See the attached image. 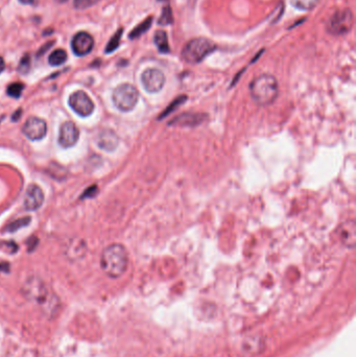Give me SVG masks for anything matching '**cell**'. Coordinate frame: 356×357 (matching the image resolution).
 <instances>
[{
  "mask_svg": "<svg viewBox=\"0 0 356 357\" xmlns=\"http://www.w3.org/2000/svg\"><path fill=\"white\" fill-rule=\"evenodd\" d=\"M128 264V255L126 248L120 243H113L103 250L101 258V266L103 273L110 278L123 276Z\"/></svg>",
  "mask_w": 356,
  "mask_h": 357,
  "instance_id": "6da1fadb",
  "label": "cell"
},
{
  "mask_svg": "<svg viewBox=\"0 0 356 357\" xmlns=\"http://www.w3.org/2000/svg\"><path fill=\"white\" fill-rule=\"evenodd\" d=\"M279 86L276 77L272 75H261L250 84V94L255 103L261 107L272 104L278 97Z\"/></svg>",
  "mask_w": 356,
  "mask_h": 357,
  "instance_id": "7a4b0ae2",
  "label": "cell"
},
{
  "mask_svg": "<svg viewBox=\"0 0 356 357\" xmlns=\"http://www.w3.org/2000/svg\"><path fill=\"white\" fill-rule=\"evenodd\" d=\"M215 51V44L206 38L192 39L182 51V59L189 64L203 61L208 54Z\"/></svg>",
  "mask_w": 356,
  "mask_h": 357,
  "instance_id": "3957f363",
  "label": "cell"
},
{
  "mask_svg": "<svg viewBox=\"0 0 356 357\" xmlns=\"http://www.w3.org/2000/svg\"><path fill=\"white\" fill-rule=\"evenodd\" d=\"M115 107L121 112L132 111L139 100V92L131 84H121L115 88L112 95Z\"/></svg>",
  "mask_w": 356,
  "mask_h": 357,
  "instance_id": "277c9868",
  "label": "cell"
},
{
  "mask_svg": "<svg viewBox=\"0 0 356 357\" xmlns=\"http://www.w3.org/2000/svg\"><path fill=\"white\" fill-rule=\"evenodd\" d=\"M353 26V14L349 9L337 11L327 22V31L331 35L341 36L349 32Z\"/></svg>",
  "mask_w": 356,
  "mask_h": 357,
  "instance_id": "5b68a950",
  "label": "cell"
},
{
  "mask_svg": "<svg viewBox=\"0 0 356 357\" xmlns=\"http://www.w3.org/2000/svg\"><path fill=\"white\" fill-rule=\"evenodd\" d=\"M141 83L148 92L157 93L162 90L165 84V76L159 69L149 68L142 74Z\"/></svg>",
  "mask_w": 356,
  "mask_h": 357,
  "instance_id": "8992f818",
  "label": "cell"
},
{
  "mask_svg": "<svg viewBox=\"0 0 356 357\" xmlns=\"http://www.w3.org/2000/svg\"><path fill=\"white\" fill-rule=\"evenodd\" d=\"M69 105L76 114L82 117H87L94 110V103L90 97L84 91H76L69 97Z\"/></svg>",
  "mask_w": 356,
  "mask_h": 357,
  "instance_id": "52a82bcc",
  "label": "cell"
},
{
  "mask_svg": "<svg viewBox=\"0 0 356 357\" xmlns=\"http://www.w3.org/2000/svg\"><path fill=\"white\" fill-rule=\"evenodd\" d=\"M335 237L342 246L354 249L356 246V224L354 220L342 223L335 230Z\"/></svg>",
  "mask_w": 356,
  "mask_h": 357,
  "instance_id": "ba28073f",
  "label": "cell"
},
{
  "mask_svg": "<svg viewBox=\"0 0 356 357\" xmlns=\"http://www.w3.org/2000/svg\"><path fill=\"white\" fill-rule=\"evenodd\" d=\"M22 131L30 140H40L47 133L46 123L39 117H29L24 124Z\"/></svg>",
  "mask_w": 356,
  "mask_h": 357,
  "instance_id": "9c48e42d",
  "label": "cell"
},
{
  "mask_svg": "<svg viewBox=\"0 0 356 357\" xmlns=\"http://www.w3.org/2000/svg\"><path fill=\"white\" fill-rule=\"evenodd\" d=\"M94 46V40L90 34L86 31H79L72 39L71 47L74 52L78 55L83 56L91 52Z\"/></svg>",
  "mask_w": 356,
  "mask_h": 357,
  "instance_id": "30bf717a",
  "label": "cell"
},
{
  "mask_svg": "<svg viewBox=\"0 0 356 357\" xmlns=\"http://www.w3.org/2000/svg\"><path fill=\"white\" fill-rule=\"evenodd\" d=\"M79 131L72 121H66L61 126L59 143L63 148H71L77 142Z\"/></svg>",
  "mask_w": 356,
  "mask_h": 357,
  "instance_id": "8fae6325",
  "label": "cell"
},
{
  "mask_svg": "<svg viewBox=\"0 0 356 357\" xmlns=\"http://www.w3.org/2000/svg\"><path fill=\"white\" fill-rule=\"evenodd\" d=\"M43 202L44 194L41 188L37 185H29L25 193V198H24V207H25V209L29 211L37 210L42 206Z\"/></svg>",
  "mask_w": 356,
  "mask_h": 357,
  "instance_id": "7c38bea8",
  "label": "cell"
},
{
  "mask_svg": "<svg viewBox=\"0 0 356 357\" xmlns=\"http://www.w3.org/2000/svg\"><path fill=\"white\" fill-rule=\"evenodd\" d=\"M206 115L203 113H184L174 118L169 126L175 127H197L205 121Z\"/></svg>",
  "mask_w": 356,
  "mask_h": 357,
  "instance_id": "4fadbf2b",
  "label": "cell"
},
{
  "mask_svg": "<svg viewBox=\"0 0 356 357\" xmlns=\"http://www.w3.org/2000/svg\"><path fill=\"white\" fill-rule=\"evenodd\" d=\"M119 143V138L118 135L113 131V129L106 128L102 131L97 137V144L99 147L106 151V152H113L115 151L118 147Z\"/></svg>",
  "mask_w": 356,
  "mask_h": 357,
  "instance_id": "5bb4252c",
  "label": "cell"
},
{
  "mask_svg": "<svg viewBox=\"0 0 356 357\" xmlns=\"http://www.w3.org/2000/svg\"><path fill=\"white\" fill-rule=\"evenodd\" d=\"M153 42H155L159 51L162 53H167L171 51L169 50L167 34L164 30H158L156 32L155 36H153Z\"/></svg>",
  "mask_w": 356,
  "mask_h": 357,
  "instance_id": "9a60e30c",
  "label": "cell"
},
{
  "mask_svg": "<svg viewBox=\"0 0 356 357\" xmlns=\"http://www.w3.org/2000/svg\"><path fill=\"white\" fill-rule=\"evenodd\" d=\"M152 22H153V17H149V18L145 19L144 21H142L131 32H129L128 38L134 40V39L141 37L145 31H148L150 29V27L152 26Z\"/></svg>",
  "mask_w": 356,
  "mask_h": 357,
  "instance_id": "2e32d148",
  "label": "cell"
},
{
  "mask_svg": "<svg viewBox=\"0 0 356 357\" xmlns=\"http://www.w3.org/2000/svg\"><path fill=\"white\" fill-rule=\"evenodd\" d=\"M67 61V52L64 50H56L51 52L50 55V59L48 62L51 65V66H60V65L64 64Z\"/></svg>",
  "mask_w": 356,
  "mask_h": 357,
  "instance_id": "e0dca14e",
  "label": "cell"
},
{
  "mask_svg": "<svg viewBox=\"0 0 356 357\" xmlns=\"http://www.w3.org/2000/svg\"><path fill=\"white\" fill-rule=\"evenodd\" d=\"M318 2L319 0H290L291 5L300 11H310Z\"/></svg>",
  "mask_w": 356,
  "mask_h": 357,
  "instance_id": "ac0fdd59",
  "label": "cell"
},
{
  "mask_svg": "<svg viewBox=\"0 0 356 357\" xmlns=\"http://www.w3.org/2000/svg\"><path fill=\"white\" fill-rule=\"evenodd\" d=\"M123 32H124V28H119L115 32L114 36H113L110 39L109 43L106 46V52L107 53H111V52H113L114 51H116V48L120 44V39H121V36H123Z\"/></svg>",
  "mask_w": 356,
  "mask_h": 357,
  "instance_id": "d6986e66",
  "label": "cell"
},
{
  "mask_svg": "<svg viewBox=\"0 0 356 357\" xmlns=\"http://www.w3.org/2000/svg\"><path fill=\"white\" fill-rule=\"evenodd\" d=\"M173 22H174L173 11L171 9V6L166 5L165 7H163V10H162L158 23L160 26H169V24H172Z\"/></svg>",
  "mask_w": 356,
  "mask_h": 357,
  "instance_id": "ffe728a7",
  "label": "cell"
},
{
  "mask_svg": "<svg viewBox=\"0 0 356 357\" xmlns=\"http://www.w3.org/2000/svg\"><path fill=\"white\" fill-rule=\"evenodd\" d=\"M30 217H22V218H19V220L13 222L12 224L9 225V227H7L6 230L9 232H16L17 230L23 228V227L27 226L29 223H30Z\"/></svg>",
  "mask_w": 356,
  "mask_h": 357,
  "instance_id": "44dd1931",
  "label": "cell"
},
{
  "mask_svg": "<svg viewBox=\"0 0 356 357\" xmlns=\"http://www.w3.org/2000/svg\"><path fill=\"white\" fill-rule=\"evenodd\" d=\"M23 89H24V85L22 83L16 82L7 87L6 92L11 97H14V99H19L20 95L22 94Z\"/></svg>",
  "mask_w": 356,
  "mask_h": 357,
  "instance_id": "7402d4cb",
  "label": "cell"
},
{
  "mask_svg": "<svg viewBox=\"0 0 356 357\" xmlns=\"http://www.w3.org/2000/svg\"><path fill=\"white\" fill-rule=\"evenodd\" d=\"M30 65H31V61H30V55L28 53L24 54L22 56V59L19 63V66H18V71L20 72V74L22 75H25L27 74V72L29 71L30 69Z\"/></svg>",
  "mask_w": 356,
  "mask_h": 357,
  "instance_id": "603a6c76",
  "label": "cell"
},
{
  "mask_svg": "<svg viewBox=\"0 0 356 357\" xmlns=\"http://www.w3.org/2000/svg\"><path fill=\"white\" fill-rule=\"evenodd\" d=\"M100 0H75L74 4L76 6V9L85 10V9H88V7L96 4Z\"/></svg>",
  "mask_w": 356,
  "mask_h": 357,
  "instance_id": "cb8c5ba5",
  "label": "cell"
},
{
  "mask_svg": "<svg viewBox=\"0 0 356 357\" xmlns=\"http://www.w3.org/2000/svg\"><path fill=\"white\" fill-rule=\"evenodd\" d=\"M186 100V97L185 96H181V97H179V99H177L174 102H172V104L171 105H169V108L165 111V113H162V117H163V116H166V115H168L169 114V113H171L173 110H175L176 108H178V107H179V105L184 102Z\"/></svg>",
  "mask_w": 356,
  "mask_h": 357,
  "instance_id": "d4e9b609",
  "label": "cell"
},
{
  "mask_svg": "<svg viewBox=\"0 0 356 357\" xmlns=\"http://www.w3.org/2000/svg\"><path fill=\"white\" fill-rule=\"evenodd\" d=\"M97 192V186H91V187H89L84 193H83V197L82 199H86V198H92V197H95V194Z\"/></svg>",
  "mask_w": 356,
  "mask_h": 357,
  "instance_id": "484cf974",
  "label": "cell"
},
{
  "mask_svg": "<svg viewBox=\"0 0 356 357\" xmlns=\"http://www.w3.org/2000/svg\"><path fill=\"white\" fill-rule=\"evenodd\" d=\"M54 44V41H52V42H47L44 46H42L41 48H40V51H39V52H38V56H40V55H41V54H44L48 50H50V48Z\"/></svg>",
  "mask_w": 356,
  "mask_h": 357,
  "instance_id": "4316f807",
  "label": "cell"
},
{
  "mask_svg": "<svg viewBox=\"0 0 356 357\" xmlns=\"http://www.w3.org/2000/svg\"><path fill=\"white\" fill-rule=\"evenodd\" d=\"M37 243H38V239H37V237H35V236H32L28 241H27V245H28V247H29V252H31V251L32 250H34L36 247H37Z\"/></svg>",
  "mask_w": 356,
  "mask_h": 357,
  "instance_id": "83f0119b",
  "label": "cell"
},
{
  "mask_svg": "<svg viewBox=\"0 0 356 357\" xmlns=\"http://www.w3.org/2000/svg\"><path fill=\"white\" fill-rule=\"evenodd\" d=\"M21 115H22V110L21 109H19V110H17V111H16L15 112V114L13 115V120L14 121H16V120H18L20 117H21Z\"/></svg>",
  "mask_w": 356,
  "mask_h": 357,
  "instance_id": "f1b7e54d",
  "label": "cell"
},
{
  "mask_svg": "<svg viewBox=\"0 0 356 357\" xmlns=\"http://www.w3.org/2000/svg\"><path fill=\"white\" fill-rule=\"evenodd\" d=\"M4 68H5L4 60H3V58H1V56H0V74H1V72L4 70Z\"/></svg>",
  "mask_w": 356,
  "mask_h": 357,
  "instance_id": "f546056e",
  "label": "cell"
},
{
  "mask_svg": "<svg viewBox=\"0 0 356 357\" xmlns=\"http://www.w3.org/2000/svg\"><path fill=\"white\" fill-rule=\"evenodd\" d=\"M19 1L23 4H34L36 0H19Z\"/></svg>",
  "mask_w": 356,
  "mask_h": 357,
  "instance_id": "4dcf8cb0",
  "label": "cell"
},
{
  "mask_svg": "<svg viewBox=\"0 0 356 357\" xmlns=\"http://www.w3.org/2000/svg\"><path fill=\"white\" fill-rule=\"evenodd\" d=\"M56 1H58V2H65V1H67V0H56Z\"/></svg>",
  "mask_w": 356,
  "mask_h": 357,
  "instance_id": "1f68e13d",
  "label": "cell"
}]
</instances>
